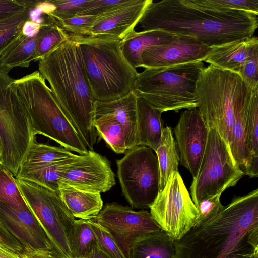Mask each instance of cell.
<instances>
[{"label":"cell","instance_id":"19","mask_svg":"<svg viewBox=\"0 0 258 258\" xmlns=\"http://www.w3.org/2000/svg\"><path fill=\"white\" fill-rule=\"evenodd\" d=\"M256 54H258V39L253 36L211 47L204 61L239 74L244 66Z\"/></svg>","mask_w":258,"mask_h":258},{"label":"cell","instance_id":"29","mask_svg":"<svg viewBox=\"0 0 258 258\" xmlns=\"http://www.w3.org/2000/svg\"><path fill=\"white\" fill-rule=\"evenodd\" d=\"M94 126L98 135L114 152L124 154L127 151L124 128L113 116L109 114L95 116Z\"/></svg>","mask_w":258,"mask_h":258},{"label":"cell","instance_id":"34","mask_svg":"<svg viewBox=\"0 0 258 258\" xmlns=\"http://www.w3.org/2000/svg\"><path fill=\"white\" fill-rule=\"evenodd\" d=\"M190 5L215 10H238L258 15V0H183Z\"/></svg>","mask_w":258,"mask_h":258},{"label":"cell","instance_id":"43","mask_svg":"<svg viewBox=\"0 0 258 258\" xmlns=\"http://www.w3.org/2000/svg\"><path fill=\"white\" fill-rule=\"evenodd\" d=\"M83 258H109L97 245H94Z\"/></svg>","mask_w":258,"mask_h":258},{"label":"cell","instance_id":"41","mask_svg":"<svg viewBox=\"0 0 258 258\" xmlns=\"http://www.w3.org/2000/svg\"><path fill=\"white\" fill-rule=\"evenodd\" d=\"M0 245L15 252L23 254L25 251L23 245L0 223Z\"/></svg>","mask_w":258,"mask_h":258},{"label":"cell","instance_id":"15","mask_svg":"<svg viewBox=\"0 0 258 258\" xmlns=\"http://www.w3.org/2000/svg\"><path fill=\"white\" fill-rule=\"evenodd\" d=\"M209 128L195 108L186 109L180 115L174 128L180 164L195 178L206 149Z\"/></svg>","mask_w":258,"mask_h":258},{"label":"cell","instance_id":"11","mask_svg":"<svg viewBox=\"0 0 258 258\" xmlns=\"http://www.w3.org/2000/svg\"><path fill=\"white\" fill-rule=\"evenodd\" d=\"M124 154L116 161L122 194L132 209H149L159 191L160 176L156 154L145 146H137Z\"/></svg>","mask_w":258,"mask_h":258},{"label":"cell","instance_id":"39","mask_svg":"<svg viewBox=\"0 0 258 258\" xmlns=\"http://www.w3.org/2000/svg\"><path fill=\"white\" fill-rule=\"evenodd\" d=\"M128 0H89L76 16H98L125 3Z\"/></svg>","mask_w":258,"mask_h":258},{"label":"cell","instance_id":"32","mask_svg":"<svg viewBox=\"0 0 258 258\" xmlns=\"http://www.w3.org/2000/svg\"><path fill=\"white\" fill-rule=\"evenodd\" d=\"M41 26L42 32L36 48V61L45 58L70 38L64 31L46 16Z\"/></svg>","mask_w":258,"mask_h":258},{"label":"cell","instance_id":"5","mask_svg":"<svg viewBox=\"0 0 258 258\" xmlns=\"http://www.w3.org/2000/svg\"><path fill=\"white\" fill-rule=\"evenodd\" d=\"M69 39L79 45L85 74L96 100H116L134 91L139 73L123 55L120 40Z\"/></svg>","mask_w":258,"mask_h":258},{"label":"cell","instance_id":"6","mask_svg":"<svg viewBox=\"0 0 258 258\" xmlns=\"http://www.w3.org/2000/svg\"><path fill=\"white\" fill-rule=\"evenodd\" d=\"M205 67L197 61L145 69L138 73L134 91L162 113L197 108L196 84Z\"/></svg>","mask_w":258,"mask_h":258},{"label":"cell","instance_id":"2","mask_svg":"<svg viewBox=\"0 0 258 258\" xmlns=\"http://www.w3.org/2000/svg\"><path fill=\"white\" fill-rule=\"evenodd\" d=\"M138 24L144 31L189 36L212 47L253 36L258 21L257 15L244 11L207 9L183 0H163L153 1Z\"/></svg>","mask_w":258,"mask_h":258},{"label":"cell","instance_id":"8","mask_svg":"<svg viewBox=\"0 0 258 258\" xmlns=\"http://www.w3.org/2000/svg\"><path fill=\"white\" fill-rule=\"evenodd\" d=\"M14 80L0 71L1 165L16 177L35 135L25 109L10 88Z\"/></svg>","mask_w":258,"mask_h":258},{"label":"cell","instance_id":"26","mask_svg":"<svg viewBox=\"0 0 258 258\" xmlns=\"http://www.w3.org/2000/svg\"><path fill=\"white\" fill-rule=\"evenodd\" d=\"M77 155L31 168H20L15 178L34 182L59 193L64 173Z\"/></svg>","mask_w":258,"mask_h":258},{"label":"cell","instance_id":"28","mask_svg":"<svg viewBox=\"0 0 258 258\" xmlns=\"http://www.w3.org/2000/svg\"><path fill=\"white\" fill-rule=\"evenodd\" d=\"M77 155L64 148L39 143L35 140L29 148L20 168H31Z\"/></svg>","mask_w":258,"mask_h":258},{"label":"cell","instance_id":"21","mask_svg":"<svg viewBox=\"0 0 258 258\" xmlns=\"http://www.w3.org/2000/svg\"><path fill=\"white\" fill-rule=\"evenodd\" d=\"M178 36L158 30L140 32L134 30L120 40L121 50L127 61L137 69L141 66V55L144 50L153 46L170 43Z\"/></svg>","mask_w":258,"mask_h":258},{"label":"cell","instance_id":"45","mask_svg":"<svg viewBox=\"0 0 258 258\" xmlns=\"http://www.w3.org/2000/svg\"><path fill=\"white\" fill-rule=\"evenodd\" d=\"M248 258H258V251H255L253 254Z\"/></svg>","mask_w":258,"mask_h":258},{"label":"cell","instance_id":"33","mask_svg":"<svg viewBox=\"0 0 258 258\" xmlns=\"http://www.w3.org/2000/svg\"><path fill=\"white\" fill-rule=\"evenodd\" d=\"M0 202L15 209H29L16 178L4 167L0 170Z\"/></svg>","mask_w":258,"mask_h":258},{"label":"cell","instance_id":"9","mask_svg":"<svg viewBox=\"0 0 258 258\" xmlns=\"http://www.w3.org/2000/svg\"><path fill=\"white\" fill-rule=\"evenodd\" d=\"M27 205L48 236L57 258H73L70 233L75 222L59 194L34 182L16 178Z\"/></svg>","mask_w":258,"mask_h":258},{"label":"cell","instance_id":"36","mask_svg":"<svg viewBox=\"0 0 258 258\" xmlns=\"http://www.w3.org/2000/svg\"><path fill=\"white\" fill-rule=\"evenodd\" d=\"M96 17L97 16H75L62 20H56L47 16L53 23L69 35V38L84 37Z\"/></svg>","mask_w":258,"mask_h":258},{"label":"cell","instance_id":"38","mask_svg":"<svg viewBox=\"0 0 258 258\" xmlns=\"http://www.w3.org/2000/svg\"><path fill=\"white\" fill-rule=\"evenodd\" d=\"M220 195L208 197L198 204V216L194 226H198L215 217L224 208L220 202Z\"/></svg>","mask_w":258,"mask_h":258},{"label":"cell","instance_id":"16","mask_svg":"<svg viewBox=\"0 0 258 258\" xmlns=\"http://www.w3.org/2000/svg\"><path fill=\"white\" fill-rule=\"evenodd\" d=\"M152 0H128L125 3L97 16L85 38L99 40H121L134 31Z\"/></svg>","mask_w":258,"mask_h":258},{"label":"cell","instance_id":"7","mask_svg":"<svg viewBox=\"0 0 258 258\" xmlns=\"http://www.w3.org/2000/svg\"><path fill=\"white\" fill-rule=\"evenodd\" d=\"M250 88L238 74L210 64L197 80V108L208 127L216 130L229 148L235 105Z\"/></svg>","mask_w":258,"mask_h":258},{"label":"cell","instance_id":"18","mask_svg":"<svg viewBox=\"0 0 258 258\" xmlns=\"http://www.w3.org/2000/svg\"><path fill=\"white\" fill-rule=\"evenodd\" d=\"M210 50L211 47L195 38L179 36L170 43L153 46L144 50L140 67L151 69L203 62Z\"/></svg>","mask_w":258,"mask_h":258},{"label":"cell","instance_id":"46","mask_svg":"<svg viewBox=\"0 0 258 258\" xmlns=\"http://www.w3.org/2000/svg\"><path fill=\"white\" fill-rule=\"evenodd\" d=\"M2 163V155H1V149L0 147V164H1Z\"/></svg>","mask_w":258,"mask_h":258},{"label":"cell","instance_id":"13","mask_svg":"<svg viewBox=\"0 0 258 258\" xmlns=\"http://www.w3.org/2000/svg\"><path fill=\"white\" fill-rule=\"evenodd\" d=\"M94 219L109 232L128 258L138 239L162 230L148 211H135L116 203H106Z\"/></svg>","mask_w":258,"mask_h":258},{"label":"cell","instance_id":"20","mask_svg":"<svg viewBox=\"0 0 258 258\" xmlns=\"http://www.w3.org/2000/svg\"><path fill=\"white\" fill-rule=\"evenodd\" d=\"M138 99L133 91L116 100H96L95 103V116L109 114L121 124L124 130L127 150L138 146Z\"/></svg>","mask_w":258,"mask_h":258},{"label":"cell","instance_id":"10","mask_svg":"<svg viewBox=\"0 0 258 258\" xmlns=\"http://www.w3.org/2000/svg\"><path fill=\"white\" fill-rule=\"evenodd\" d=\"M244 175L226 142L216 130L209 128L200 169L190 187L191 198L196 207L203 199L221 195L226 189L235 186Z\"/></svg>","mask_w":258,"mask_h":258},{"label":"cell","instance_id":"40","mask_svg":"<svg viewBox=\"0 0 258 258\" xmlns=\"http://www.w3.org/2000/svg\"><path fill=\"white\" fill-rule=\"evenodd\" d=\"M28 6V1L0 0V20L19 13Z\"/></svg>","mask_w":258,"mask_h":258},{"label":"cell","instance_id":"42","mask_svg":"<svg viewBox=\"0 0 258 258\" xmlns=\"http://www.w3.org/2000/svg\"><path fill=\"white\" fill-rule=\"evenodd\" d=\"M24 258H57L50 252H32L25 251L23 254Z\"/></svg>","mask_w":258,"mask_h":258},{"label":"cell","instance_id":"23","mask_svg":"<svg viewBox=\"0 0 258 258\" xmlns=\"http://www.w3.org/2000/svg\"><path fill=\"white\" fill-rule=\"evenodd\" d=\"M42 32L41 26L38 33L33 36L22 32L0 54V71L8 74L14 68H28L32 61H36V48Z\"/></svg>","mask_w":258,"mask_h":258},{"label":"cell","instance_id":"14","mask_svg":"<svg viewBox=\"0 0 258 258\" xmlns=\"http://www.w3.org/2000/svg\"><path fill=\"white\" fill-rule=\"evenodd\" d=\"M61 183L81 190L100 194L110 190L116 181L108 160L88 150L86 154L78 155L68 166Z\"/></svg>","mask_w":258,"mask_h":258},{"label":"cell","instance_id":"25","mask_svg":"<svg viewBox=\"0 0 258 258\" xmlns=\"http://www.w3.org/2000/svg\"><path fill=\"white\" fill-rule=\"evenodd\" d=\"M138 146L157 149L163 129L160 111L142 98L138 99Z\"/></svg>","mask_w":258,"mask_h":258},{"label":"cell","instance_id":"3","mask_svg":"<svg viewBox=\"0 0 258 258\" xmlns=\"http://www.w3.org/2000/svg\"><path fill=\"white\" fill-rule=\"evenodd\" d=\"M62 111L86 145L93 151L98 133L94 126L95 99L82 61L79 44L68 39L38 61Z\"/></svg>","mask_w":258,"mask_h":258},{"label":"cell","instance_id":"47","mask_svg":"<svg viewBox=\"0 0 258 258\" xmlns=\"http://www.w3.org/2000/svg\"><path fill=\"white\" fill-rule=\"evenodd\" d=\"M3 167V166L1 164H0V170L2 169Z\"/></svg>","mask_w":258,"mask_h":258},{"label":"cell","instance_id":"24","mask_svg":"<svg viewBox=\"0 0 258 258\" xmlns=\"http://www.w3.org/2000/svg\"><path fill=\"white\" fill-rule=\"evenodd\" d=\"M129 258H178L174 240L163 230L149 233L133 244Z\"/></svg>","mask_w":258,"mask_h":258},{"label":"cell","instance_id":"1","mask_svg":"<svg viewBox=\"0 0 258 258\" xmlns=\"http://www.w3.org/2000/svg\"><path fill=\"white\" fill-rule=\"evenodd\" d=\"M178 258H248L258 251V189L174 240Z\"/></svg>","mask_w":258,"mask_h":258},{"label":"cell","instance_id":"27","mask_svg":"<svg viewBox=\"0 0 258 258\" xmlns=\"http://www.w3.org/2000/svg\"><path fill=\"white\" fill-rule=\"evenodd\" d=\"M155 153L160 171V191L165 186L171 174L178 171L179 156L170 127H163Z\"/></svg>","mask_w":258,"mask_h":258},{"label":"cell","instance_id":"44","mask_svg":"<svg viewBox=\"0 0 258 258\" xmlns=\"http://www.w3.org/2000/svg\"><path fill=\"white\" fill-rule=\"evenodd\" d=\"M0 258H24L23 254L15 252L0 245Z\"/></svg>","mask_w":258,"mask_h":258},{"label":"cell","instance_id":"17","mask_svg":"<svg viewBox=\"0 0 258 258\" xmlns=\"http://www.w3.org/2000/svg\"><path fill=\"white\" fill-rule=\"evenodd\" d=\"M0 223L25 251L53 254V247L48 236L29 208L15 209L0 202Z\"/></svg>","mask_w":258,"mask_h":258},{"label":"cell","instance_id":"37","mask_svg":"<svg viewBox=\"0 0 258 258\" xmlns=\"http://www.w3.org/2000/svg\"><path fill=\"white\" fill-rule=\"evenodd\" d=\"M89 0H53L49 2L55 9L46 14L48 17L56 20H62L76 16L89 2Z\"/></svg>","mask_w":258,"mask_h":258},{"label":"cell","instance_id":"35","mask_svg":"<svg viewBox=\"0 0 258 258\" xmlns=\"http://www.w3.org/2000/svg\"><path fill=\"white\" fill-rule=\"evenodd\" d=\"M97 239V245L109 258H128L109 232L94 219L87 220Z\"/></svg>","mask_w":258,"mask_h":258},{"label":"cell","instance_id":"30","mask_svg":"<svg viewBox=\"0 0 258 258\" xmlns=\"http://www.w3.org/2000/svg\"><path fill=\"white\" fill-rule=\"evenodd\" d=\"M96 236L87 220H76L70 233V244L73 258H83L94 245Z\"/></svg>","mask_w":258,"mask_h":258},{"label":"cell","instance_id":"31","mask_svg":"<svg viewBox=\"0 0 258 258\" xmlns=\"http://www.w3.org/2000/svg\"><path fill=\"white\" fill-rule=\"evenodd\" d=\"M33 1H28V7L21 12L0 20V54L22 33L25 23L30 19Z\"/></svg>","mask_w":258,"mask_h":258},{"label":"cell","instance_id":"22","mask_svg":"<svg viewBox=\"0 0 258 258\" xmlns=\"http://www.w3.org/2000/svg\"><path fill=\"white\" fill-rule=\"evenodd\" d=\"M59 194L62 201L75 218L94 219L103 206L100 193L81 190L61 183L59 185Z\"/></svg>","mask_w":258,"mask_h":258},{"label":"cell","instance_id":"12","mask_svg":"<svg viewBox=\"0 0 258 258\" xmlns=\"http://www.w3.org/2000/svg\"><path fill=\"white\" fill-rule=\"evenodd\" d=\"M149 209L161 229L174 240L180 239L194 226L199 215L178 171L171 174Z\"/></svg>","mask_w":258,"mask_h":258},{"label":"cell","instance_id":"4","mask_svg":"<svg viewBox=\"0 0 258 258\" xmlns=\"http://www.w3.org/2000/svg\"><path fill=\"white\" fill-rule=\"evenodd\" d=\"M9 87L25 109L35 135H42L80 155L88 153L38 71L14 79Z\"/></svg>","mask_w":258,"mask_h":258}]
</instances>
